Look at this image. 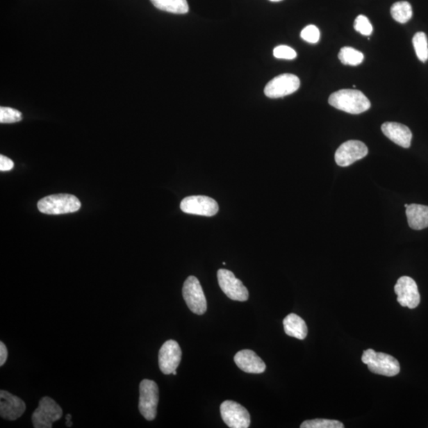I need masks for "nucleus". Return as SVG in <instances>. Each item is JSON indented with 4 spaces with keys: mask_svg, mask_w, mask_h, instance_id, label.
Listing matches in <instances>:
<instances>
[{
    "mask_svg": "<svg viewBox=\"0 0 428 428\" xmlns=\"http://www.w3.org/2000/svg\"><path fill=\"white\" fill-rule=\"evenodd\" d=\"M329 103L335 108L352 115H359L370 108L365 95L357 90L343 89L330 95Z\"/></svg>",
    "mask_w": 428,
    "mask_h": 428,
    "instance_id": "obj_1",
    "label": "nucleus"
},
{
    "mask_svg": "<svg viewBox=\"0 0 428 428\" xmlns=\"http://www.w3.org/2000/svg\"><path fill=\"white\" fill-rule=\"evenodd\" d=\"M404 206L407 208L409 206V204H405Z\"/></svg>",
    "mask_w": 428,
    "mask_h": 428,
    "instance_id": "obj_33",
    "label": "nucleus"
},
{
    "mask_svg": "<svg viewBox=\"0 0 428 428\" xmlns=\"http://www.w3.org/2000/svg\"><path fill=\"white\" fill-rule=\"evenodd\" d=\"M161 372L170 374L176 370L182 359V350L176 341L170 340L163 343L159 352Z\"/></svg>",
    "mask_w": 428,
    "mask_h": 428,
    "instance_id": "obj_13",
    "label": "nucleus"
},
{
    "mask_svg": "<svg viewBox=\"0 0 428 428\" xmlns=\"http://www.w3.org/2000/svg\"><path fill=\"white\" fill-rule=\"evenodd\" d=\"M26 409V404L21 398L8 391H0V415L2 418L16 420L24 415Z\"/></svg>",
    "mask_w": 428,
    "mask_h": 428,
    "instance_id": "obj_14",
    "label": "nucleus"
},
{
    "mask_svg": "<svg viewBox=\"0 0 428 428\" xmlns=\"http://www.w3.org/2000/svg\"><path fill=\"white\" fill-rule=\"evenodd\" d=\"M183 296L188 308L197 315L204 314L207 311L206 298L200 281L195 276H190L185 281Z\"/></svg>",
    "mask_w": 428,
    "mask_h": 428,
    "instance_id": "obj_6",
    "label": "nucleus"
},
{
    "mask_svg": "<svg viewBox=\"0 0 428 428\" xmlns=\"http://www.w3.org/2000/svg\"><path fill=\"white\" fill-rule=\"evenodd\" d=\"M394 291L397 295V302L402 306L413 309L419 306L420 295L418 286L412 278L408 276L400 278L394 286Z\"/></svg>",
    "mask_w": 428,
    "mask_h": 428,
    "instance_id": "obj_12",
    "label": "nucleus"
},
{
    "mask_svg": "<svg viewBox=\"0 0 428 428\" xmlns=\"http://www.w3.org/2000/svg\"><path fill=\"white\" fill-rule=\"evenodd\" d=\"M299 87V78L286 73L270 81L264 89V93L270 99L281 98L295 93Z\"/></svg>",
    "mask_w": 428,
    "mask_h": 428,
    "instance_id": "obj_9",
    "label": "nucleus"
},
{
    "mask_svg": "<svg viewBox=\"0 0 428 428\" xmlns=\"http://www.w3.org/2000/svg\"><path fill=\"white\" fill-rule=\"evenodd\" d=\"M406 216L409 227L421 230L428 227V206L411 204L406 208Z\"/></svg>",
    "mask_w": 428,
    "mask_h": 428,
    "instance_id": "obj_17",
    "label": "nucleus"
},
{
    "mask_svg": "<svg viewBox=\"0 0 428 428\" xmlns=\"http://www.w3.org/2000/svg\"><path fill=\"white\" fill-rule=\"evenodd\" d=\"M63 415V410L54 400L44 397L39 402L38 409L33 412L32 422L35 428H51L54 422Z\"/></svg>",
    "mask_w": 428,
    "mask_h": 428,
    "instance_id": "obj_5",
    "label": "nucleus"
},
{
    "mask_svg": "<svg viewBox=\"0 0 428 428\" xmlns=\"http://www.w3.org/2000/svg\"><path fill=\"white\" fill-rule=\"evenodd\" d=\"M391 15L400 24H406L413 17V8L409 2H397L392 6Z\"/></svg>",
    "mask_w": 428,
    "mask_h": 428,
    "instance_id": "obj_20",
    "label": "nucleus"
},
{
    "mask_svg": "<svg viewBox=\"0 0 428 428\" xmlns=\"http://www.w3.org/2000/svg\"><path fill=\"white\" fill-rule=\"evenodd\" d=\"M236 365L245 373L262 374L266 370V364L251 350H242L234 357Z\"/></svg>",
    "mask_w": 428,
    "mask_h": 428,
    "instance_id": "obj_16",
    "label": "nucleus"
},
{
    "mask_svg": "<svg viewBox=\"0 0 428 428\" xmlns=\"http://www.w3.org/2000/svg\"><path fill=\"white\" fill-rule=\"evenodd\" d=\"M381 131L385 136L401 147L409 149L413 139V133L409 128L397 122H385L381 126Z\"/></svg>",
    "mask_w": 428,
    "mask_h": 428,
    "instance_id": "obj_15",
    "label": "nucleus"
},
{
    "mask_svg": "<svg viewBox=\"0 0 428 428\" xmlns=\"http://www.w3.org/2000/svg\"><path fill=\"white\" fill-rule=\"evenodd\" d=\"M368 154V148L360 140H348L342 144L336 151L335 160L340 167L350 166L354 162L363 159Z\"/></svg>",
    "mask_w": 428,
    "mask_h": 428,
    "instance_id": "obj_11",
    "label": "nucleus"
},
{
    "mask_svg": "<svg viewBox=\"0 0 428 428\" xmlns=\"http://www.w3.org/2000/svg\"><path fill=\"white\" fill-rule=\"evenodd\" d=\"M284 330L286 335L305 340L308 334L307 325L302 318L295 313H290L283 320Z\"/></svg>",
    "mask_w": 428,
    "mask_h": 428,
    "instance_id": "obj_18",
    "label": "nucleus"
},
{
    "mask_svg": "<svg viewBox=\"0 0 428 428\" xmlns=\"http://www.w3.org/2000/svg\"><path fill=\"white\" fill-rule=\"evenodd\" d=\"M8 357V348L3 342H0V365L3 367Z\"/></svg>",
    "mask_w": 428,
    "mask_h": 428,
    "instance_id": "obj_29",
    "label": "nucleus"
},
{
    "mask_svg": "<svg viewBox=\"0 0 428 428\" xmlns=\"http://www.w3.org/2000/svg\"><path fill=\"white\" fill-rule=\"evenodd\" d=\"M157 9L178 15L187 14L189 6L187 0H150Z\"/></svg>",
    "mask_w": 428,
    "mask_h": 428,
    "instance_id": "obj_19",
    "label": "nucleus"
},
{
    "mask_svg": "<svg viewBox=\"0 0 428 428\" xmlns=\"http://www.w3.org/2000/svg\"><path fill=\"white\" fill-rule=\"evenodd\" d=\"M221 415L229 427L247 428L250 426L251 416L249 411L235 402H224L221 405Z\"/></svg>",
    "mask_w": 428,
    "mask_h": 428,
    "instance_id": "obj_10",
    "label": "nucleus"
},
{
    "mask_svg": "<svg viewBox=\"0 0 428 428\" xmlns=\"http://www.w3.org/2000/svg\"><path fill=\"white\" fill-rule=\"evenodd\" d=\"M338 58L343 65L357 66L363 63L364 56L352 47H343L340 49Z\"/></svg>",
    "mask_w": 428,
    "mask_h": 428,
    "instance_id": "obj_21",
    "label": "nucleus"
},
{
    "mask_svg": "<svg viewBox=\"0 0 428 428\" xmlns=\"http://www.w3.org/2000/svg\"><path fill=\"white\" fill-rule=\"evenodd\" d=\"M413 47L418 58L422 62L428 60V41L424 32L416 33L413 39Z\"/></svg>",
    "mask_w": 428,
    "mask_h": 428,
    "instance_id": "obj_22",
    "label": "nucleus"
},
{
    "mask_svg": "<svg viewBox=\"0 0 428 428\" xmlns=\"http://www.w3.org/2000/svg\"><path fill=\"white\" fill-rule=\"evenodd\" d=\"M274 56L278 59L294 60L297 58V53L289 47L279 46L274 48Z\"/></svg>",
    "mask_w": 428,
    "mask_h": 428,
    "instance_id": "obj_27",
    "label": "nucleus"
},
{
    "mask_svg": "<svg viewBox=\"0 0 428 428\" xmlns=\"http://www.w3.org/2000/svg\"><path fill=\"white\" fill-rule=\"evenodd\" d=\"M81 207L80 200L76 196L67 194L49 195L38 202L39 211L49 215L75 213Z\"/></svg>",
    "mask_w": 428,
    "mask_h": 428,
    "instance_id": "obj_2",
    "label": "nucleus"
},
{
    "mask_svg": "<svg viewBox=\"0 0 428 428\" xmlns=\"http://www.w3.org/2000/svg\"><path fill=\"white\" fill-rule=\"evenodd\" d=\"M14 167V162L8 158L7 156H0V171L8 172L10 171Z\"/></svg>",
    "mask_w": 428,
    "mask_h": 428,
    "instance_id": "obj_28",
    "label": "nucleus"
},
{
    "mask_svg": "<svg viewBox=\"0 0 428 428\" xmlns=\"http://www.w3.org/2000/svg\"><path fill=\"white\" fill-rule=\"evenodd\" d=\"M320 31L316 26L309 25L304 28L301 33V37L303 40L308 43H318L320 40Z\"/></svg>",
    "mask_w": 428,
    "mask_h": 428,
    "instance_id": "obj_26",
    "label": "nucleus"
},
{
    "mask_svg": "<svg viewBox=\"0 0 428 428\" xmlns=\"http://www.w3.org/2000/svg\"><path fill=\"white\" fill-rule=\"evenodd\" d=\"M71 418H72V415L70 414L67 415V416H66V420H67L66 425L67 427H72V423L71 422Z\"/></svg>",
    "mask_w": 428,
    "mask_h": 428,
    "instance_id": "obj_30",
    "label": "nucleus"
},
{
    "mask_svg": "<svg viewBox=\"0 0 428 428\" xmlns=\"http://www.w3.org/2000/svg\"><path fill=\"white\" fill-rule=\"evenodd\" d=\"M180 208L186 213L206 217L216 215L219 211L217 202L204 195L187 197L181 201Z\"/></svg>",
    "mask_w": 428,
    "mask_h": 428,
    "instance_id": "obj_8",
    "label": "nucleus"
},
{
    "mask_svg": "<svg viewBox=\"0 0 428 428\" xmlns=\"http://www.w3.org/2000/svg\"><path fill=\"white\" fill-rule=\"evenodd\" d=\"M354 30L361 33L364 36H369L373 32V26L368 17L364 15H359L354 21Z\"/></svg>",
    "mask_w": 428,
    "mask_h": 428,
    "instance_id": "obj_25",
    "label": "nucleus"
},
{
    "mask_svg": "<svg viewBox=\"0 0 428 428\" xmlns=\"http://www.w3.org/2000/svg\"><path fill=\"white\" fill-rule=\"evenodd\" d=\"M362 361L368 365L371 372L376 374L393 377L401 371L397 359L386 353L376 352L373 349L363 352Z\"/></svg>",
    "mask_w": 428,
    "mask_h": 428,
    "instance_id": "obj_3",
    "label": "nucleus"
},
{
    "mask_svg": "<svg viewBox=\"0 0 428 428\" xmlns=\"http://www.w3.org/2000/svg\"><path fill=\"white\" fill-rule=\"evenodd\" d=\"M172 374H173L174 375H176V374H177L176 370H174V372H173Z\"/></svg>",
    "mask_w": 428,
    "mask_h": 428,
    "instance_id": "obj_32",
    "label": "nucleus"
},
{
    "mask_svg": "<svg viewBox=\"0 0 428 428\" xmlns=\"http://www.w3.org/2000/svg\"><path fill=\"white\" fill-rule=\"evenodd\" d=\"M301 428H343L341 422L335 420L315 419L303 422Z\"/></svg>",
    "mask_w": 428,
    "mask_h": 428,
    "instance_id": "obj_23",
    "label": "nucleus"
},
{
    "mask_svg": "<svg viewBox=\"0 0 428 428\" xmlns=\"http://www.w3.org/2000/svg\"><path fill=\"white\" fill-rule=\"evenodd\" d=\"M270 1H272V2H280V1H283V0H270Z\"/></svg>",
    "mask_w": 428,
    "mask_h": 428,
    "instance_id": "obj_31",
    "label": "nucleus"
},
{
    "mask_svg": "<svg viewBox=\"0 0 428 428\" xmlns=\"http://www.w3.org/2000/svg\"><path fill=\"white\" fill-rule=\"evenodd\" d=\"M138 409L140 414L149 420L156 418L157 405L159 402V388L154 381L145 379L140 384Z\"/></svg>",
    "mask_w": 428,
    "mask_h": 428,
    "instance_id": "obj_4",
    "label": "nucleus"
},
{
    "mask_svg": "<svg viewBox=\"0 0 428 428\" xmlns=\"http://www.w3.org/2000/svg\"><path fill=\"white\" fill-rule=\"evenodd\" d=\"M22 120V113L10 107H0V122L15 123Z\"/></svg>",
    "mask_w": 428,
    "mask_h": 428,
    "instance_id": "obj_24",
    "label": "nucleus"
},
{
    "mask_svg": "<svg viewBox=\"0 0 428 428\" xmlns=\"http://www.w3.org/2000/svg\"><path fill=\"white\" fill-rule=\"evenodd\" d=\"M217 279L220 287L230 299L239 302L249 299V290L230 270L220 269L217 272Z\"/></svg>",
    "mask_w": 428,
    "mask_h": 428,
    "instance_id": "obj_7",
    "label": "nucleus"
}]
</instances>
